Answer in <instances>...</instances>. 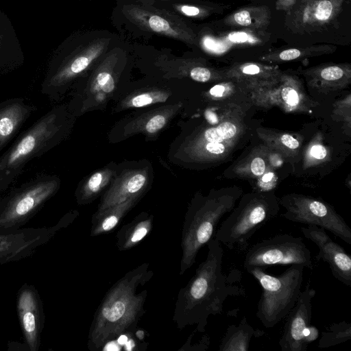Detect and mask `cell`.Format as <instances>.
I'll return each instance as SVG.
<instances>
[{"label":"cell","instance_id":"obj_39","mask_svg":"<svg viewBox=\"0 0 351 351\" xmlns=\"http://www.w3.org/2000/svg\"><path fill=\"white\" fill-rule=\"evenodd\" d=\"M277 177L271 169L267 170L258 178V188L262 191H268L273 189L277 183Z\"/></svg>","mask_w":351,"mask_h":351},{"label":"cell","instance_id":"obj_35","mask_svg":"<svg viewBox=\"0 0 351 351\" xmlns=\"http://www.w3.org/2000/svg\"><path fill=\"white\" fill-rule=\"evenodd\" d=\"M171 93L163 88H151L132 93L123 99L116 107L120 112L130 108H137L165 102Z\"/></svg>","mask_w":351,"mask_h":351},{"label":"cell","instance_id":"obj_23","mask_svg":"<svg viewBox=\"0 0 351 351\" xmlns=\"http://www.w3.org/2000/svg\"><path fill=\"white\" fill-rule=\"evenodd\" d=\"M182 106L181 103L168 104L130 117L120 123V136L126 138L136 134L156 135L167 125Z\"/></svg>","mask_w":351,"mask_h":351},{"label":"cell","instance_id":"obj_5","mask_svg":"<svg viewBox=\"0 0 351 351\" xmlns=\"http://www.w3.org/2000/svg\"><path fill=\"white\" fill-rule=\"evenodd\" d=\"M113 23L133 34L165 36L199 51L196 24L163 8L117 0Z\"/></svg>","mask_w":351,"mask_h":351},{"label":"cell","instance_id":"obj_10","mask_svg":"<svg viewBox=\"0 0 351 351\" xmlns=\"http://www.w3.org/2000/svg\"><path fill=\"white\" fill-rule=\"evenodd\" d=\"M129 62V55L121 44L112 47L88 73L81 93L80 112L103 107L112 96L121 74Z\"/></svg>","mask_w":351,"mask_h":351},{"label":"cell","instance_id":"obj_7","mask_svg":"<svg viewBox=\"0 0 351 351\" xmlns=\"http://www.w3.org/2000/svg\"><path fill=\"white\" fill-rule=\"evenodd\" d=\"M304 268L301 265H291L278 276L257 267L245 269L262 287L256 317L265 327L276 326L295 306L301 291Z\"/></svg>","mask_w":351,"mask_h":351},{"label":"cell","instance_id":"obj_38","mask_svg":"<svg viewBox=\"0 0 351 351\" xmlns=\"http://www.w3.org/2000/svg\"><path fill=\"white\" fill-rule=\"evenodd\" d=\"M223 82L216 84L208 90L209 97L214 99H223L233 92L235 82L226 80Z\"/></svg>","mask_w":351,"mask_h":351},{"label":"cell","instance_id":"obj_21","mask_svg":"<svg viewBox=\"0 0 351 351\" xmlns=\"http://www.w3.org/2000/svg\"><path fill=\"white\" fill-rule=\"evenodd\" d=\"M274 2L275 0L253 1L212 21L226 27L271 31Z\"/></svg>","mask_w":351,"mask_h":351},{"label":"cell","instance_id":"obj_15","mask_svg":"<svg viewBox=\"0 0 351 351\" xmlns=\"http://www.w3.org/2000/svg\"><path fill=\"white\" fill-rule=\"evenodd\" d=\"M55 180L43 181L14 194L0 204V232L22 228L58 190Z\"/></svg>","mask_w":351,"mask_h":351},{"label":"cell","instance_id":"obj_36","mask_svg":"<svg viewBox=\"0 0 351 351\" xmlns=\"http://www.w3.org/2000/svg\"><path fill=\"white\" fill-rule=\"evenodd\" d=\"M27 110L19 104H12L0 111V145L5 143L16 132Z\"/></svg>","mask_w":351,"mask_h":351},{"label":"cell","instance_id":"obj_34","mask_svg":"<svg viewBox=\"0 0 351 351\" xmlns=\"http://www.w3.org/2000/svg\"><path fill=\"white\" fill-rule=\"evenodd\" d=\"M270 151L266 145L255 147L234 166V173L241 178H258L267 170L271 169Z\"/></svg>","mask_w":351,"mask_h":351},{"label":"cell","instance_id":"obj_45","mask_svg":"<svg viewBox=\"0 0 351 351\" xmlns=\"http://www.w3.org/2000/svg\"><path fill=\"white\" fill-rule=\"evenodd\" d=\"M0 169H1V165H0Z\"/></svg>","mask_w":351,"mask_h":351},{"label":"cell","instance_id":"obj_4","mask_svg":"<svg viewBox=\"0 0 351 351\" xmlns=\"http://www.w3.org/2000/svg\"><path fill=\"white\" fill-rule=\"evenodd\" d=\"M239 196L237 191H219L192 199L182 230L180 275L192 267L199 250L215 237L218 223L233 210Z\"/></svg>","mask_w":351,"mask_h":351},{"label":"cell","instance_id":"obj_26","mask_svg":"<svg viewBox=\"0 0 351 351\" xmlns=\"http://www.w3.org/2000/svg\"><path fill=\"white\" fill-rule=\"evenodd\" d=\"M157 63L165 71L175 72L186 76L199 82H212L226 80L224 69H218L209 64L202 57L168 58L167 55H159Z\"/></svg>","mask_w":351,"mask_h":351},{"label":"cell","instance_id":"obj_20","mask_svg":"<svg viewBox=\"0 0 351 351\" xmlns=\"http://www.w3.org/2000/svg\"><path fill=\"white\" fill-rule=\"evenodd\" d=\"M150 167L125 169L117 173L103 194L97 210L99 213L131 197L143 196L150 184Z\"/></svg>","mask_w":351,"mask_h":351},{"label":"cell","instance_id":"obj_25","mask_svg":"<svg viewBox=\"0 0 351 351\" xmlns=\"http://www.w3.org/2000/svg\"><path fill=\"white\" fill-rule=\"evenodd\" d=\"M300 73L309 87L322 93L341 90L351 83L350 63H324L302 69Z\"/></svg>","mask_w":351,"mask_h":351},{"label":"cell","instance_id":"obj_3","mask_svg":"<svg viewBox=\"0 0 351 351\" xmlns=\"http://www.w3.org/2000/svg\"><path fill=\"white\" fill-rule=\"evenodd\" d=\"M153 276L148 263H143L127 272L105 295L95 311L90 327L88 348L99 350L119 335L135 329L145 313L146 289L137 293Z\"/></svg>","mask_w":351,"mask_h":351},{"label":"cell","instance_id":"obj_2","mask_svg":"<svg viewBox=\"0 0 351 351\" xmlns=\"http://www.w3.org/2000/svg\"><path fill=\"white\" fill-rule=\"evenodd\" d=\"M271 31L287 45L351 43V0H297L287 13L275 11Z\"/></svg>","mask_w":351,"mask_h":351},{"label":"cell","instance_id":"obj_27","mask_svg":"<svg viewBox=\"0 0 351 351\" xmlns=\"http://www.w3.org/2000/svg\"><path fill=\"white\" fill-rule=\"evenodd\" d=\"M165 8L188 20H204L221 15L231 8V5L207 0H170L153 4Z\"/></svg>","mask_w":351,"mask_h":351},{"label":"cell","instance_id":"obj_19","mask_svg":"<svg viewBox=\"0 0 351 351\" xmlns=\"http://www.w3.org/2000/svg\"><path fill=\"white\" fill-rule=\"evenodd\" d=\"M300 230L306 238L317 246L319 252L316 259L327 263L332 276L345 285L351 287V257L345 250L321 227L308 225Z\"/></svg>","mask_w":351,"mask_h":351},{"label":"cell","instance_id":"obj_28","mask_svg":"<svg viewBox=\"0 0 351 351\" xmlns=\"http://www.w3.org/2000/svg\"><path fill=\"white\" fill-rule=\"evenodd\" d=\"M337 46L330 44H318L308 46L284 45L271 49L258 58V60L269 63H283L298 61L306 58L329 55L335 52Z\"/></svg>","mask_w":351,"mask_h":351},{"label":"cell","instance_id":"obj_37","mask_svg":"<svg viewBox=\"0 0 351 351\" xmlns=\"http://www.w3.org/2000/svg\"><path fill=\"white\" fill-rule=\"evenodd\" d=\"M351 339V324L343 321L333 323L329 326L327 330L322 332L318 343L320 348H328L346 342Z\"/></svg>","mask_w":351,"mask_h":351},{"label":"cell","instance_id":"obj_6","mask_svg":"<svg viewBox=\"0 0 351 351\" xmlns=\"http://www.w3.org/2000/svg\"><path fill=\"white\" fill-rule=\"evenodd\" d=\"M199 51L218 58L252 57L257 60L278 40L271 30L223 27L213 21L196 24Z\"/></svg>","mask_w":351,"mask_h":351},{"label":"cell","instance_id":"obj_17","mask_svg":"<svg viewBox=\"0 0 351 351\" xmlns=\"http://www.w3.org/2000/svg\"><path fill=\"white\" fill-rule=\"evenodd\" d=\"M302 85L298 77L282 72L278 83L252 90V96L261 105L277 106L286 112H306L317 104L307 97Z\"/></svg>","mask_w":351,"mask_h":351},{"label":"cell","instance_id":"obj_18","mask_svg":"<svg viewBox=\"0 0 351 351\" xmlns=\"http://www.w3.org/2000/svg\"><path fill=\"white\" fill-rule=\"evenodd\" d=\"M16 309L27 349L37 351L40 346L45 313L39 293L33 285L24 284L19 289Z\"/></svg>","mask_w":351,"mask_h":351},{"label":"cell","instance_id":"obj_24","mask_svg":"<svg viewBox=\"0 0 351 351\" xmlns=\"http://www.w3.org/2000/svg\"><path fill=\"white\" fill-rule=\"evenodd\" d=\"M227 80L245 86L250 90L278 83L282 74L278 68L255 61L234 62L224 69Z\"/></svg>","mask_w":351,"mask_h":351},{"label":"cell","instance_id":"obj_40","mask_svg":"<svg viewBox=\"0 0 351 351\" xmlns=\"http://www.w3.org/2000/svg\"><path fill=\"white\" fill-rule=\"evenodd\" d=\"M350 96L339 101L334 107L333 112L337 116L343 118L344 121H348V125L350 124Z\"/></svg>","mask_w":351,"mask_h":351},{"label":"cell","instance_id":"obj_8","mask_svg":"<svg viewBox=\"0 0 351 351\" xmlns=\"http://www.w3.org/2000/svg\"><path fill=\"white\" fill-rule=\"evenodd\" d=\"M278 210V203L272 195H247L221 223L215 238L229 250L244 253L254 233L274 219Z\"/></svg>","mask_w":351,"mask_h":351},{"label":"cell","instance_id":"obj_32","mask_svg":"<svg viewBox=\"0 0 351 351\" xmlns=\"http://www.w3.org/2000/svg\"><path fill=\"white\" fill-rule=\"evenodd\" d=\"M264 332L254 330L245 317H243L238 326H228L219 345L220 351H247L250 342L253 337L263 336Z\"/></svg>","mask_w":351,"mask_h":351},{"label":"cell","instance_id":"obj_29","mask_svg":"<svg viewBox=\"0 0 351 351\" xmlns=\"http://www.w3.org/2000/svg\"><path fill=\"white\" fill-rule=\"evenodd\" d=\"M117 170L118 167L112 163L88 176L80 183L76 191L78 204L84 205L93 202L109 186Z\"/></svg>","mask_w":351,"mask_h":351},{"label":"cell","instance_id":"obj_11","mask_svg":"<svg viewBox=\"0 0 351 351\" xmlns=\"http://www.w3.org/2000/svg\"><path fill=\"white\" fill-rule=\"evenodd\" d=\"M118 43L117 36L108 30L88 29L80 34L75 47L53 75L50 85H64L88 73Z\"/></svg>","mask_w":351,"mask_h":351},{"label":"cell","instance_id":"obj_16","mask_svg":"<svg viewBox=\"0 0 351 351\" xmlns=\"http://www.w3.org/2000/svg\"><path fill=\"white\" fill-rule=\"evenodd\" d=\"M315 290L307 285L301 291L293 308L287 315L279 345L282 351H305L319 337V330L311 325L312 300Z\"/></svg>","mask_w":351,"mask_h":351},{"label":"cell","instance_id":"obj_14","mask_svg":"<svg viewBox=\"0 0 351 351\" xmlns=\"http://www.w3.org/2000/svg\"><path fill=\"white\" fill-rule=\"evenodd\" d=\"M78 215L77 210H72L49 227L25 228L0 232V265L32 255L53 238L58 231L70 225Z\"/></svg>","mask_w":351,"mask_h":351},{"label":"cell","instance_id":"obj_9","mask_svg":"<svg viewBox=\"0 0 351 351\" xmlns=\"http://www.w3.org/2000/svg\"><path fill=\"white\" fill-rule=\"evenodd\" d=\"M244 132L241 119L228 116L217 125L201 129L180 145V160L186 162H211L226 157L235 147Z\"/></svg>","mask_w":351,"mask_h":351},{"label":"cell","instance_id":"obj_30","mask_svg":"<svg viewBox=\"0 0 351 351\" xmlns=\"http://www.w3.org/2000/svg\"><path fill=\"white\" fill-rule=\"evenodd\" d=\"M141 197H133L101 212L95 213L91 219L90 235L96 237L112 231Z\"/></svg>","mask_w":351,"mask_h":351},{"label":"cell","instance_id":"obj_33","mask_svg":"<svg viewBox=\"0 0 351 351\" xmlns=\"http://www.w3.org/2000/svg\"><path fill=\"white\" fill-rule=\"evenodd\" d=\"M257 134L267 147L286 158L298 156L302 146V140L296 134L265 128H258Z\"/></svg>","mask_w":351,"mask_h":351},{"label":"cell","instance_id":"obj_43","mask_svg":"<svg viewBox=\"0 0 351 351\" xmlns=\"http://www.w3.org/2000/svg\"><path fill=\"white\" fill-rule=\"evenodd\" d=\"M119 1L138 3H144V4H153V3H155L157 2L168 1L170 0H119Z\"/></svg>","mask_w":351,"mask_h":351},{"label":"cell","instance_id":"obj_12","mask_svg":"<svg viewBox=\"0 0 351 351\" xmlns=\"http://www.w3.org/2000/svg\"><path fill=\"white\" fill-rule=\"evenodd\" d=\"M301 265L313 269L311 252L302 237L278 234L253 245L245 252L243 267L265 270L273 265Z\"/></svg>","mask_w":351,"mask_h":351},{"label":"cell","instance_id":"obj_13","mask_svg":"<svg viewBox=\"0 0 351 351\" xmlns=\"http://www.w3.org/2000/svg\"><path fill=\"white\" fill-rule=\"evenodd\" d=\"M280 204L286 210L281 216L291 221L315 225L332 232L351 245V229L343 218L329 204L306 195L289 194Z\"/></svg>","mask_w":351,"mask_h":351},{"label":"cell","instance_id":"obj_41","mask_svg":"<svg viewBox=\"0 0 351 351\" xmlns=\"http://www.w3.org/2000/svg\"><path fill=\"white\" fill-rule=\"evenodd\" d=\"M328 156V150L325 146L320 143L313 144L309 149L308 156L310 159L322 160Z\"/></svg>","mask_w":351,"mask_h":351},{"label":"cell","instance_id":"obj_46","mask_svg":"<svg viewBox=\"0 0 351 351\" xmlns=\"http://www.w3.org/2000/svg\"><path fill=\"white\" fill-rule=\"evenodd\" d=\"M88 1H91V0H88Z\"/></svg>","mask_w":351,"mask_h":351},{"label":"cell","instance_id":"obj_22","mask_svg":"<svg viewBox=\"0 0 351 351\" xmlns=\"http://www.w3.org/2000/svg\"><path fill=\"white\" fill-rule=\"evenodd\" d=\"M60 130L57 116L45 117L30 130L12 149L5 159L3 167L12 168L27 159Z\"/></svg>","mask_w":351,"mask_h":351},{"label":"cell","instance_id":"obj_1","mask_svg":"<svg viewBox=\"0 0 351 351\" xmlns=\"http://www.w3.org/2000/svg\"><path fill=\"white\" fill-rule=\"evenodd\" d=\"M206 245V259L177 296L173 320L180 330L196 325L195 331L204 332L209 316L221 314L227 298L245 295L241 272L238 269L228 274L223 272L220 242L214 237Z\"/></svg>","mask_w":351,"mask_h":351},{"label":"cell","instance_id":"obj_31","mask_svg":"<svg viewBox=\"0 0 351 351\" xmlns=\"http://www.w3.org/2000/svg\"><path fill=\"white\" fill-rule=\"evenodd\" d=\"M154 216L147 212H142L130 222L123 226L116 236V245L119 251L128 250L143 239L152 231Z\"/></svg>","mask_w":351,"mask_h":351},{"label":"cell","instance_id":"obj_42","mask_svg":"<svg viewBox=\"0 0 351 351\" xmlns=\"http://www.w3.org/2000/svg\"><path fill=\"white\" fill-rule=\"evenodd\" d=\"M297 0H275L274 9L276 12L287 13L292 10Z\"/></svg>","mask_w":351,"mask_h":351},{"label":"cell","instance_id":"obj_44","mask_svg":"<svg viewBox=\"0 0 351 351\" xmlns=\"http://www.w3.org/2000/svg\"><path fill=\"white\" fill-rule=\"evenodd\" d=\"M244 1H248L250 2H253V1H261V0H244Z\"/></svg>","mask_w":351,"mask_h":351}]
</instances>
